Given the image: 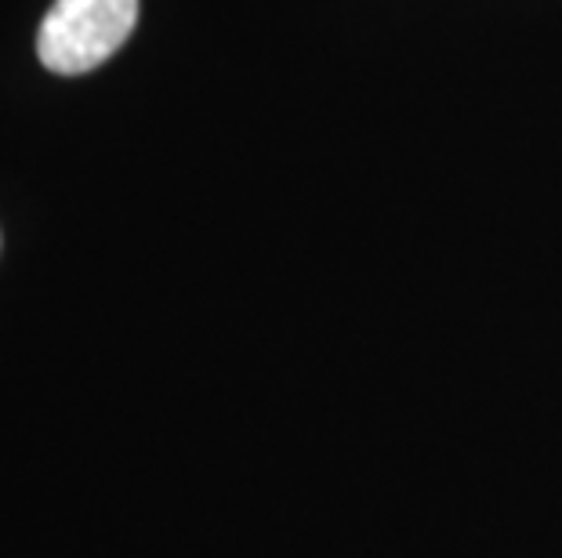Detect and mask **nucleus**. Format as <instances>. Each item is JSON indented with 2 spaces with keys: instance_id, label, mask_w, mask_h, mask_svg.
I'll return each instance as SVG.
<instances>
[{
  "instance_id": "nucleus-1",
  "label": "nucleus",
  "mask_w": 562,
  "mask_h": 558,
  "mask_svg": "<svg viewBox=\"0 0 562 558\" xmlns=\"http://www.w3.org/2000/svg\"><path fill=\"white\" fill-rule=\"evenodd\" d=\"M135 22L138 0H55L41 22L37 55L52 73H91L127 44Z\"/></svg>"
}]
</instances>
